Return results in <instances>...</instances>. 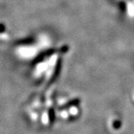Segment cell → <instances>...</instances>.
Returning <instances> with one entry per match:
<instances>
[{"instance_id": "3957f363", "label": "cell", "mask_w": 134, "mask_h": 134, "mask_svg": "<svg viewBox=\"0 0 134 134\" xmlns=\"http://www.w3.org/2000/svg\"><path fill=\"white\" fill-rule=\"evenodd\" d=\"M122 127V121L118 116H112L108 121V127L113 132L119 131Z\"/></svg>"}, {"instance_id": "277c9868", "label": "cell", "mask_w": 134, "mask_h": 134, "mask_svg": "<svg viewBox=\"0 0 134 134\" xmlns=\"http://www.w3.org/2000/svg\"><path fill=\"white\" fill-rule=\"evenodd\" d=\"M41 113H42V111H40V110L32 109L30 107H29L28 111H27V114H28L29 119L34 123H40Z\"/></svg>"}, {"instance_id": "5b68a950", "label": "cell", "mask_w": 134, "mask_h": 134, "mask_svg": "<svg viewBox=\"0 0 134 134\" xmlns=\"http://www.w3.org/2000/svg\"><path fill=\"white\" fill-rule=\"evenodd\" d=\"M118 1H119V2H125L126 0H118Z\"/></svg>"}, {"instance_id": "7a4b0ae2", "label": "cell", "mask_w": 134, "mask_h": 134, "mask_svg": "<svg viewBox=\"0 0 134 134\" xmlns=\"http://www.w3.org/2000/svg\"><path fill=\"white\" fill-rule=\"evenodd\" d=\"M55 106L56 105H45V107L42 110L40 124L44 127L48 128L54 124L56 116Z\"/></svg>"}, {"instance_id": "8992f818", "label": "cell", "mask_w": 134, "mask_h": 134, "mask_svg": "<svg viewBox=\"0 0 134 134\" xmlns=\"http://www.w3.org/2000/svg\"><path fill=\"white\" fill-rule=\"evenodd\" d=\"M133 102H134V94L133 95Z\"/></svg>"}, {"instance_id": "6da1fadb", "label": "cell", "mask_w": 134, "mask_h": 134, "mask_svg": "<svg viewBox=\"0 0 134 134\" xmlns=\"http://www.w3.org/2000/svg\"><path fill=\"white\" fill-rule=\"evenodd\" d=\"M61 53L60 50L43 54L38 61L34 63L33 77L34 80L45 86L51 84L57 77L61 64Z\"/></svg>"}]
</instances>
